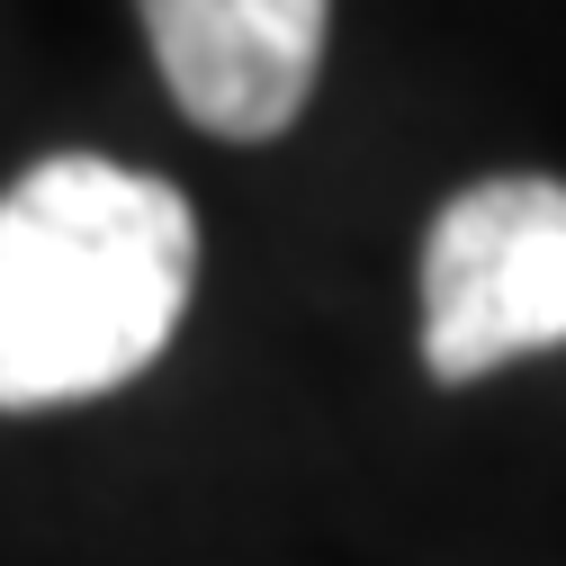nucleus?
<instances>
[{
	"mask_svg": "<svg viewBox=\"0 0 566 566\" xmlns=\"http://www.w3.org/2000/svg\"><path fill=\"white\" fill-rule=\"evenodd\" d=\"M198 289V217L154 171L54 154L0 189V413L91 405L163 360Z\"/></svg>",
	"mask_w": 566,
	"mask_h": 566,
	"instance_id": "nucleus-1",
	"label": "nucleus"
},
{
	"mask_svg": "<svg viewBox=\"0 0 566 566\" xmlns=\"http://www.w3.org/2000/svg\"><path fill=\"white\" fill-rule=\"evenodd\" d=\"M566 350V180L504 171L422 234V369L441 387Z\"/></svg>",
	"mask_w": 566,
	"mask_h": 566,
	"instance_id": "nucleus-2",
	"label": "nucleus"
},
{
	"mask_svg": "<svg viewBox=\"0 0 566 566\" xmlns=\"http://www.w3.org/2000/svg\"><path fill=\"white\" fill-rule=\"evenodd\" d=\"M135 10L189 126L226 145H270L297 126L324 73L333 0H135Z\"/></svg>",
	"mask_w": 566,
	"mask_h": 566,
	"instance_id": "nucleus-3",
	"label": "nucleus"
}]
</instances>
